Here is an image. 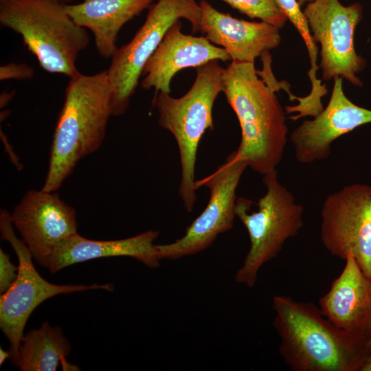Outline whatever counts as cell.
<instances>
[{
  "instance_id": "obj_24",
  "label": "cell",
  "mask_w": 371,
  "mask_h": 371,
  "mask_svg": "<svg viewBox=\"0 0 371 371\" xmlns=\"http://www.w3.org/2000/svg\"><path fill=\"white\" fill-rule=\"evenodd\" d=\"M14 95V91H11L8 92L7 91H3V93L1 94V107L4 106L5 104H7Z\"/></svg>"
},
{
  "instance_id": "obj_18",
  "label": "cell",
  "mask_w": 371,
  "mask_h": 371,
  "mask_svg": "<svg viewBox=\"0 0 371 371\" xmlns=\"http://www.w3.org/2000/svg\"><path fill=\"white\" fill-rule=\"evenodd\" d=\"M155 0H84L65 4V9L80 26L90 30L95 48L103 58H111L117 47L116 38L128 21L150 7Z\"/></svg>"
},
{
  "instance_id": "obj_27",
  "label": "cell",
  "mask_w": 371,
  "mask_h": 371,
  "mask_svg": "<svg viewBox=\"0 0 371 371\" xmlns=\"http://www.w3.org/2000/svg\"><path fill=\"white\" fill-rule=\"evenodd\" d=\"M311 1L312 0H297V2L299 5L301 6V5H303L305 3H308Z\"/></svg>"
},
{
  "instance_id": "obj_14",
  "label": "cell",
  "mask_w": 371,
  "mask_h": 371,
  "mask_svg": "<svg viewBox=\"0 0 371 371\" xmlns=\"http://www.w3.org/2000/svg\"><path fill=\"white\" fill-rule=\"evenodd\" d=\"M182 22L177 21L167 31L161 42L147 61L143 70L142 87L154 88L157 93H170V82L175 74L186 68L198 67L212 60L227 61L225 49L217 47L205 36L186 34Z\"/></svg>"
},
{
  "instance_id": "obj_25",
  "label": "cell",
  "mask_w": 371,
  "mask_h": 371,
  "mask_svg": "<svg viewBox=\"0 0 371 371\" xmlns=\"http://www.w3.org/2000/svg\"><path fill=\"white\" fill-rule=\"evenodd\" d=\"M10 351H5L0 348V365H2L7 358L10 357Z\"/></svg>"
},
{
  "instance_id": "obj_16",
  "label": "cell",
  "mask_w": 371,
  "mask_h": 371,
  "mask_svg": "<svg viewBox=\"0 0 371 371\" xmlns=\"http://www.w3.org/2000/svg\"><path fill=\"white\" fill-rule=\"evenodd\" d=\"M345 266L320 297L322 315L338 327L370 337L371 333V278L361 270L354 256L348 254Z\"/></svg>"
},
{
  "instance_id": "obj_20",
  "label": "cell",
  "mask_w": 371,
  "mask_h": 371,
  "mask_svg": "<svg viewBox=\"0 0 371 371\" xmlns=\"http://www.w3.org/2000/svg\"><path fill=\"white\" fill-rule=\"evenodd\" d=\"M251 19H259L279 28L287 18L276 0H221Z\"/></svg>"
},
{
  "instance_id": "obj_5",
  "label": "cell",
  "mask_w": 371,
  "mask_h": 371,
  "mask_svg": "<svg viewBox=\"0 0 371 371\" xmlns=\"http://www.w3.org/2000/svg\"><path fill=\"white\" fill-rule=\"evenodd\" d=\"M212 60L196 67L191 88L175 98L158 92L153 105L159 113V124L176 139L181 169L179 194L186 210L192 211L196 201L194 170L199 142L208 129H213L212 109L218 95L223 92L225 68Z\"/></svg>"
},
{
  "instance_id": "obj_29",
  "label": "cell",
  "mask_w": 371,
  "mask_h": 371,
  "mask_svg": "<svg viewBox=\"0 0 371 371\" xmlns=\"http://www.w3.org/2000/svg\"><path fill=\"white\" fill-rule=\"evenodd\" d=\"M370 50H371V47H370Z\"/></svg>"
},
{
  "instance_id": "obj_12",
  "label": "cell",
  "mask_w": 371,
  "mask_h": 371,
  "mask_svg": "<svg viewBox=\"0 0 371 371\" xmlns=\"http://www.w3.org/2000/svg\"><path fill=\"white\" fill-rule=\"evenodd\" d=\"M11 219L33 258L47 268L60 244L78 233L75 209L56 191H27L14 208Z\"/></svg>"
},
{
  "instance_id": "obj_19",
  "label": "cell",
  "mask_w": 371,
  "mask_h": 371,
  "mask_svg": "<svg viewBox=\"0 0 371 371\" xmlns=\"http://www.w3.org/2000/svg\"><path fill=\"white\" fill-rule=\"evenodd\" d=\"M71 348L60 326L44 322L39 328L23 335L17 366L21 371H55L60 364L64 370H79L66 360Z\"/></svg>"
},
{
  "instance_id": "obj_4",
  "label": "cell",
  "mask_w": 371,
  "mask_h": 371,
  "mask_svg": "<svg viewBox=\"0 0 371 371\" xmlns=\"http://www.w3.org/2000/svg\"><path fill=\"white\" fill-rule=\"evenodd\" d=\"M0 23L21 36L46 71L69 77L78 71L76 60L89 36L60 0H0Z\"/></svg>"
},
{
  "instance_id": "obj_13",
  "label": "cell",
  "mask_w": 371,
  "mask_h": 371,
  "mask_svg": "<svg viewBox=\"0 0 371 371\" xmlns=\"http://www.w3.org/2000/svg\"><path fill=\"white\" fill-rule=\"evenodd\" d=\"M371 123V110L352 102L337 77L327 106L313 120H304L290 135L297 161L311 164L328 159L331 144L338 137Z\"/></svg>"
},
{
  "instance_id": "obj_15",
  "label": "cell",
  "mask_w": 371,
  "mask_h": 371,
  "mask_svg": "<svg viewBox=\"0 0 371 371\" xmlns=\"http://www.w3.org/2000/svg\"><path fill=\"white\" fill-rule=\"evenodd\" d=\"M199 31L225 49L232 61L254 63L281 43L280 28L264 21H247L221 12L205 0L199 3Z\"/></svg>"
},
{
  "instance_id": "obj_3",
  "label": "cell",
  "mask_w": 371,
  "mask_h": 371,
  "mask_svg": "<svg viewBox=\"0 0 371 371\" xmlns=\"http://www.w3.org/2000/svg\"><path fill=\"white\" fill-rule=\"evenodd\" d=\"M69 78L41 188L46 192L56 191L78 162L100 147L113 115L106 70L91 75L78 71Z\"/></svg>"
},
{
  "instance_id": "obj_17",
  "label": "cell",
  "mask_w": 371,
  "mask_h": 371,
  "mask_svg": "<svg viewBox=\"0 0 371 371\" xmlns=\"http://www.w3.org/2000/svg\"><path fill=\"white\" fill-rule=\"evenodd\" d=\"M158 236V231L150 229L124 239L94 240L77 233L60 244L47 269L54 273L74 264L114 256L131 257L150 268H157L160 260L154 241Z\"/></svg>"
},
{
  "instance_id": "obj_6",
  "label": "cell",
  "mask_w": 371,
  "mask_h": 371,
  "mask_svg": "<svg viewBox=\"0 0 371 371\" xmlns=\"http://www.w3.org/2000/svg\"><path fill=\"white\" fill-rule=\"evenodd\" d=\"M265 194L251 210L253 201L237 199L236 215L245 227L250 247L235 281L252 288L260 268L275 258L285 242L295 236L304 225V207L295 202L293 194L278 179L277 170L263 175Z\"/></svg>"
},
{
  "instance_id": "obj_1",
  "label": "cell",
  "mask_w": 371,
  "mask_h": 371,
  "mask_svg": "<svg viewBox=\"0 0 371 371\" xmlns=\"http://www.w3.org/2000/svg\"><path fill=\"white\" fill-rule=\"evenodd\" d=\"M278 352L293 371H361L371 356L369 337L345 330L311 302L274 295Z\"/></svg>"
},
{
  "instance_id": "obj_23",
  "label": "cell",
  "mask_w": 371,
  "mask_h": 371,
  "mask_svg": "<svg viewBox=\"0 0 371 371\" xmlns=\"http://www.w3.org/2000/svg\"><path fill=\"white\" fill-rule=\"evenodd\" d=\"M19 268L10 261V257L0 249V293H5L18 276Z\"/></svg>"
},
{
  "instance_id": "obj_22",
  "label": "cell",
  "mask_w": 371,
  "mask_h": 371,
  "mask_svg": "<svg viewBox=\"0 0 371 371\" xmlns=\"http://www.w3.org/2000/svg\"><path fill=\"white\" fill-rule=\"evenodd\" d=\"M34 75L33 67L26 63H10L0 67V80H30Z\"/></svg>"
},
{
  "instance_id": "obj_28",
  "label": "cell",
  "mask_w": 371,
  "mask_h": 371,
  "mask_svg": "<svg viewBox=\"0 0 371 371\" xmlns=\"http://www.w3.org/2000/svg\"><path fill=\"white\" fill-rule=\"evenodd\" d=\"M369 339H370V343H371V333H370V335Z\"/></svg>"
},
{
  "instance_id": "obj_26",
  "label": "cell",
  "mask_w": 371,
  "mask_h": 371,
  "mask_svg": "<svg viewBox=\"0 0 371 371\" xmlns=\"http://www.w3.org/2000/svg\"><path fill=\"white\" fill-rule=\"evenodd\" d=\"M361 371H371V356L368 358Z\"/></svg>"
},
{
  "instance_id": "obj_21",
  "label": "cell",
  "mask_w": 371,
  "mask_h": 371,
  "mask_svg": "<svg viewBox=\"0 0 371 371\" xmlns=\"http://www.w3.org/2000/svg\"><path fill=\"white\" fill-rule=\"evenodd\" d=\"M276 1L287 19L291 22L303 38L311 62V68L308 72L313 75L316 74L317 71L319 69L317 64L318 49L312 38L308 21L297 0Z\"/></svg>"
},
{
  "instance_id": "obj_2",
  "label": "cell",
  "mask_w": 371,
  "mask_h": 371,
  "mask_svg": "<svg viewBox=\"0 0 371 371\" xmlns=\"http://www.w3.org/2000/svg\"><path fill=\"white\" fill-rule=\"evenodd\" d=\"M223 89L241 130L236 159L265 175L281 162L287 143L286 113L276 90L258 78L254 63L232 61L225 69Z\"/></svg>"
},
{
  "instance_id": "obj_8",
  "label": "cell",
  "mask_w": 371,
  "mask_h": 371,
  "mask_svg": "<svg viewBox=\"0 0 371 371\" xmlns=\"http://www.w3.org/2000/svg\"><path fill=\"white\" fill-rule=\"evenodd\" d=\"M11 214L1 209L0 230L10 243L19 261L18 276L11 286L0 297V328L10 343V359L17 366L19 347L27 321L33 311L45 300L59 294L87 290H113L111 284L91 285L54 284L45 280L36 270L32 256L23 240L15 235Z\"/></svg>"
},
{
  "instance_id": "obj_7",
  "label": "cell",
  "mask_w": 371,
  "mask_h": 371,
  "mask_svg": "<svg viewBox=\"0 0 371 371\" xmlns=\"http://www.w3.org/2000/svg\"><path fill=\"white\" fill-rule=\"evenodd\" d=\"M181 19L190 23L193 32H199V3L196 0H157L150 6L144 23L131 41L117 49L106 70L113 116L126 112L145 65L168 29Z\"/></svg>"
},
{
  "instance_id": "obj_11",
  "label": "cell",
  "mask_w": 371,
  "mask_h": 371,
  "mask_svg": "<svg viewBox=\"0 0 371 371\" xmlns=\"http://www.w3.org/2000/svg\"><path fill=\"white\" fill-rule=\"evenodd\" d=\"M320 238L333 256L352 254L371 278V186L355 183L329 194L321 210Z\"/></svg>"
},
{
  "instance_id": "obj_9",
  "label": "cell",
  "mask_w": 371,
  "mask_h": 371,
  "mask_svg": "<svg viewBox=\"0 0 371 371\" xmlns=\"http://www.w3.org/2000/svg\"><path fill=\"white\" fill-rule=\"evenodd\" d=\"M359 2L343 5L339 0H312L303 10L315 43L320 44V64L324 81L340 77L355 87L363 82L358 76L366 60L355 47L354 35L363 19Z\"/></svg>"
},
{
  "instance_id": "obj_10",
  "label": "cell",
  "mask_w": 371,
  "mask_h": 371,
  "mask_svg": "<svg viewBox=\"0 0 371 371\" xmlns=\"http://www.w3.org/2000/svg\"><path fill=\"white\" fill-rule=\"evenodd\" d=\"M247 165L232 153L212 174L195 180V188H207L209 202L203 212L187 227L185 234L173 243L156 245L159 260H176L208 248L221 234L229 231L236 215V191Z\"/></svg>"
}]
</instances>
